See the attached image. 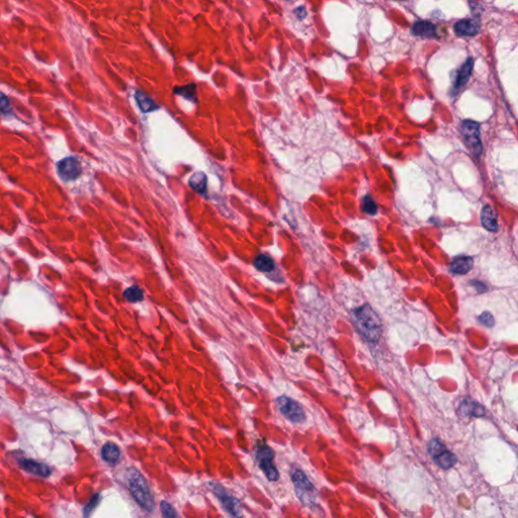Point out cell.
I'll return each mask as SVG.
<instances>
[{
	"label": "cell",
	"mask_w": 518,
	"mask_h": 518,
	"mask_svg": "<svg viewBox=\"0 0 518 518\" xmlns=\"http://www.w3.org/2000/svg\"><path fill=\"white\" fill-rule=\"evenodd\" d=\"M352 323L356 331L369 342H377L382 334V322L374 309L364 305L352 311Z\"/></svg>",
	"instance_id": "6da1fadb"
},
{
	"label": "cell",
	"mask_w": 518,
	"mask_h": 518,
	"mask_svg": "<svg viewBox=\"0 0 518 518\" xmlns=\"http://www.w3.org/2000/svg\"><path fill=\"white\" fill-rule=\"evenodd\" d=\"M127 485L137 503L146 511L151 512L154 507V499L144 477L135 469H129L126 475Z\"/></svg>",
	"instance_id": "7a4b0ae2"
},
{
	"label": "cell",
	"mask_w": 518,
	"mask_h": 518,
	"mask_svg": "<svg viewBox=\"0 0 518 518\" xmlns=\"http://www.w3.org/2000/svg\"><path fill=\"white\" fill-rule=\"evenodd\" d=\"M292 481L295 487L296 494L303 504L312 506L317 499V490L308 477L300 470H295L292 475Z\"/></svg>",
	"instance_id": "3957f363"
},
{
	"label": "cell",
	"mask_w": 518,
	"mask_h": 518,
	"mask_svg": "<svg viewBox=\"0 0 518 518\" xmlns=\"http://www.w3.org/2000/svg\"><path fill=\"white\" fill-rule=\"evenodd\" d=\"M461 135L475 156H480L482 143L479 134V124L473 121H463L461 124Z\"/></svg>",
	"instance_id": "277c9868"
},
{
	"label": "cell",
	"mask_w": 518,
	"mask_h": 518,
	"mask_svg": "<svg viewBox=\"0 0 518 518\" xmlns=\"http://www.w3.org/2000/svg\"><path fill=\"white\" fill-rule=\"evenodd\" d=\"M429 453L440 468L448 470L456 462L455 455L449 452L446 446L437 439H433L428 447Z\"/></svg>",
	"instance_id": "5b68a950"
},
{
	"label": "cell",
	"mask_w": 518,
	"mask_h": 518,
	"mask_svg": "<svg viewBox=\"0 0 518 518\" xmlns=\"http://www.w3.org/2000/svg\"><path fill=\"white\" fill-rule=\"evenodd\" d=\"M278 409L282 415L295 423H301L305 420V412L302 406L287 396H281L277 399Z\"/></svg>",
	"instance_id": "8992f818"
},
{
	"label": "cell",
	"mask_w": 518,
	"mask_h": 518,
	"mask_svg": "<svg viewBox=\"0 0 518 518\" xmlns=\"http://www.w3.org/2000/svg\"><path fill=\"white\" fill-rule=\"evenodd\" d=\"M256 459L259 467L270 481H276L278 479V472L276 471L272 462L273 453L266 445L258 446L256 450Z\"/></svg>",
	"instance_id": "52a82bcc"
},
{
	"label": "cell",
	"mask_w": 518,
	"mask_h": 518,
	"mask_svg": "<svg viewBox=\"0 0 518 518\" xmlns=\"http://www.w3.org/2000/svg\"><path fill=\"white\" fill-rule=\"evenodd\" d=\"M57 171L62 180L72 181L80 176L82 169L75 157H67L57 163Z\"/></svg>",
	"instance_id": "ba28073f"
},
{
	"label": "cell",
	"mask_w": 518,
	"mask_h": 518,
	"mask_svg": "<svg viewBox=\"0 0 518 518\" xmlns=\"http://www.w3.org/2000/svg\"><path fill=\"white\" fill-rule=\"evenodd\" d=\"M214 493L220 499L224 509L232 516H241V505L240 502L233 496L228 495L220 485L212 486Z\"/></svg>",
	"instance_id": "9c48e42d"
},
{
	"label": "cell",
	"mask_w": 518,
	"mask_h": 518,
	"mask_svg": "<svg viewBox=\"0 0 518 518\" xmlns=\"http://www.w3.org/2000/svg\"><path fill=\"white\" fill-rule=\"evenodd\" d=\"M19 465L22 470L28 472L30 474H33L35 476L47 478L51 475V470L46 463L38 462L33 459L29 458H23L19 460Z\"/></svg>",
	"instance_id": "30bf717a"
},
{
	"label": "cell",
	"mask_w": 518,
	"mask_h": 518,
	"mask_svg": "<svg viewBox=\"0 0 518 518\" xmlns=\"http://www.w3.org/2000/svg\"><path fill=\"white\" fill-rule=\"evenodd\" d=\"M454 31L456 35L462 37H472L478 34L479 25L476 21L471 19H463L458 21L454 25Z\"/></svg>",
	"instance_id": "8fae6325"
},
{
	"label": "cell",
	"mask_w": 518,
	"mask_h": 518,
	"mask_svg": "<svg viewBox=\"0 0 518 518\" xmlns=\"http://www.w3.org/2000/svg\"><path fill=\"white\" fill-rule=\"evenodd\" d=\"M481 221L483 226L491 232H495L498 230V222L497 215L495 211L491 208L490 205H485L481 213Z\"/></svg>",
	"instance_id": "7c38bea8"
},
{
	"label": "cell",
	"mask_w": 518,
	"mask_h": 518,
	"mask_svg": "<svg viewBox=\"0 0 518 518\" xmlns=\"http://www.w3.org/2000/svg\"><path fill=\"white\" fill-rule=\"evenodd\" d=\"M474 265L473 259L469 256H458L453 259L451 265L453 272L456 274H465L472 270Z\"/></svg>",
	"instance_id": "4fadbf2b"
},
{
	"label": "cell",
	"mask_w": 518,
	"mask_h": 518,
	"mask_svg": "<svg viewBox=\"0 0 518 518\" xmlns=\"http://www.w3.org/2000/svg\"><path fill=\"white\" fill-rule=\"evenodd\" d=\"M412 31H413L414 35L422 37V38L432 39V38L436 37V30H435L434 24L429 21H426V20L417 21L415 24H414Z\"/></svg>",
	"instance_id": "5bb4252c"
},
{
	"label": "cell",
	"mask_w": 518,
	"mask_h": 518,
	"mask_svg": "<svg viewBox=\"0 0 518 518\" xmlns=\"http://www.w3.org/2000/svg\"><path fill=\"white\" fill-rule=\"evenodd\" d=\"M101 456L108 462H117L121 457V451L114 443H108L101 450Z\"/></svg>",
	"instance_id": "9a60e30c"
},
{
	"label": "cell",
	"mask_w": 518,
	"mask_h": 518,
	"mask_svg": "<svg viewBox=\"0 0 518 518\" xmlns=\"http://www.w3.org/2000/svg\"><path fill=\"white\" fill-rule=\"evenodd\" d=\"M190 187L196 193L202 194L206 190V176L203 172H195L194 173L190 180H189Z\"/></svg>",
	"instance_id": "2e32d148"
},
{
	"label": "cell",
	"mask_w": 518,
	"mask_h": 518,
	"mask_svg": "<svg viewBox=\"0 0 518 518\" xmlns=\"http://www.w3.org/2000/svg\"><path fill=\"white\" fill-rule=\"evenodd\" d=\"M253 264L256 269H258L259 271H262V272H271L275 267L273 259L271 257H269L267 255H263V254L257 256L254 259Z\"/></svg>",
	"instance_id": "e0dca14e"
},
{
	"label": "cell",
	"mask_w": 518,
	"mask_h": 518,
	"mask_svg": "<svg viewBox=\"0 0 518 518\" xmlns=\"http://www.w3.org/2000/svg\"><path fill=\"white\" fill-rule=\"evenodd\" d=\"M136 100H137V103L138 106L140 108V110L144 113H150V112H153L156 109H158V107L156 106V103H155L149 96H147L145 93L141 92V91H137L136 92Z\"/></svg>",
	"instance_id": "ac0fdd59"
},
{
	"label": "cell",
	"mask_w": 518,
	"mask_h": 518,
	"mask_svg": "<svg viewBox=\"0 0 518 518\" xmlns=\"http://www.w3.org/2000/svg\"><path fill=\"white\" fill-rule=\"evenodd\" d=\"M473 65H474V61L472 58H469L467 60V62H465L458 75H457V78H456V84L455 86L458 88L460 86H463L465 83H467V81L469 80L470 76H471V72H472V69H473Z\"/></svg>",
	"instance_id": "d6986e66"
},
{
	"label": "cell",
	"mask_w": 518,
	"mask_h": 518,
	"mask_svg": "<svg viewBox=\"0 0 518 518\" xmlns=\"http://www.w3.org/2000/svg\"><path fill=\"white\" fill-rule=\"evenodd\" d=\"M461 413L470 416H481L484 414V408L472 401H463L460 405Z\"/></svg>",
	"instance_id": "ffe728a7"
},
{
	"label": "cell",
	"mask_w": 518,
	"mask_h": 518,
	"mask_svg": "<svg viewBox=\"0 0 518 518\" xmlns=\"http://www.w3.org/2000/svg\"><path fill=\"white\" fill-rule=\"evenodd\" d=\"M124 298L131 302V303H137V302H141L143 301L144 299V295H143V292L142 290L137 287V286H133L131 288L127 289L125 292H124Z\"/></svg>",
	"instance_id": "44dd1931"
},
{
	"label": "cell",
	"mask_w": 518,
	"mask_h": 518,
	"mask_svg": "<svg viewBox=\"0 0 518 518\" xmlns=\"http://www.w3.org/2000/svg\"><path fill=\"white\" fill-rule=\"evenodd\" d=\"M174 92L190 100H194L195 99V84H190V85H187L184 87H176L174 89Z\"/></svg>",
	"instance_id": "7402d4cb"
},
{
	"label": "cell",
	"mask_w": 518,
	"mask_h": 518,
	"mask_svg": "<svg viewBox=\"0 0 518 518\" xmlns=\"http://www.w3.org/2000/svg\"><path fill=\"white\" fill-rule=\"evenodd\" d=\"M361 209L365 213H367V214H369L371 216L376 215L377 212H378L377 204L375 203V201L369 195H367V196H365L364 198H362V200H361Z\"/></svg>",
	"instance_id": "603a6c76"
},
{
	"label": "cell",
	"mask_w": 518,
	"mask_h": 518,
	"mask_svg": "<svg viewBox=\"0 0 518 518\" xmlns=\"http://www.w3.org/2000/svg\"><path fill=\"white\" fill-rule=\"evenodd\" d=\"M160 508H161V513L164 517H177V515H178L175 512L174 508L170 504H168L166 501L161 502Z\"/></svg>",
	"instance_id": "cb8c5ba5"
},
{
	"label": "cell",
	"mask_w": 518,
	"mask_h": 518,
	"mask_svg": "<svg viewBox=\"0 0 518 518\" xmlns=\"http://www.w3.org/2000/svg\"><path fill=\"white\" fill-rule=\"evenodd\" d=\"M99 500H100V496H99V494H95L94 496H92L90 502H89V503L85 506V508H84V511H83V512H84V516H88V515L91 514V512H92V511L94 510V508L97 506Z\"/></svg>",
	"instance_id": "d4e9b609"
},
{
	"label": "cell",
	"mask_w": 518,
	"mask_h": 518,
	"mask_svg": "<svg viewBox=\"0 0 518 518\" xmlns=\"http://www.w3.org/2000/svg\"><path fill=\"white\" fill-rule=\"evenodd\" d=\"M479 321H480L482 324H484V325H486V326H488V327H492V326L494 325V318H493V316H492L489 312H485V313H483V314L479 317Z\"/></svg>",
	"instance_id": "484cf974"
},
{
	"label": "cell",
	"mask_w": 518,
	"mask_h": 518,
	"mask_svg": "<svg viewBox=\"0 0 518 518\" xmlns=\"http://www.w3.org/2000/svg\"><path fill=\"white\" fill-rule=\"evenodd\" d=\"M9 111H10L9 101L6 98V96L4 94H2V97H1V112H2L3 115H6Z\"/></svg>",
	"instance_id": "4316f807"
},
{
	"label": "cell",
	"mask_w": 518,
	"mask_h": 518,
	"mask_svg": "<svg viewBox=\"0 0 518 518\" xmlns=\"http://www.w3.org/2000/svg\"><path fill=\"white\" fill-rule=\"evenodd\" d=\"M296 13H297L298 16L301 17V18L305 17V16H306V9H305V7H302V6L299 7V8L296 10Z\"/></svg>",
	"instance_id": "83f0119b"
}]
</instances>
